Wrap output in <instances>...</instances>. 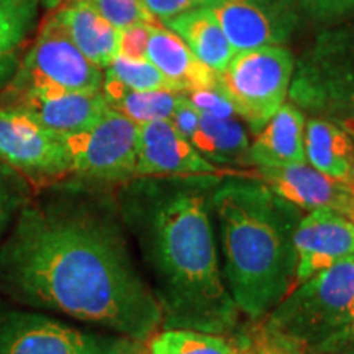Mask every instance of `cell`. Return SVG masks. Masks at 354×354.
<instances>
[{"label":"cell","mask_w":354,"mask_h":354,"mask_svg":"<svg viewBox=\"0 0 354 354\" xmlns=\"http://www.w3.org/2000/svg\"><path fill=\"white\" fill-rule=\"evenodd\" d=\"M203 7L215 15L234 55L279 46L297 20L284 0H205Z\"/></svg>","instance_id":"11"},{"label":"cell","mask_w":354,"mask_h":354,"mask_svg":"<svg viewBox=\"0 0 354 354\" xmlns=\"http://www.w3.org/2000/svg\"><path fill=\"white\" fill-rule=\"evenodd\" d=\"M190 145L205 159L240 165H246V154L250 149L245 128L236 118H216L201 112L197 130L190 138Z\"/></svg>","instance_id":"23"},{"label":"cell","mask_w":354,"mask_h":354,"mask_svg":"<svg viewBox=\"0 0 354 354\" xmlns=\"http://www.w3.org/2000/svg\"><path fill=\"white\" fill-rule=\"evenodd\" d=\"M331 122L336 123L344 133H348L349 138L354 141V110H346V112L333 115Z\"/></svg>","instance_id":"36"},{"label":"cell","mask_w":354,"mask_h":354,"mask_svg":"<svg viewBox=\"0 0 354 354\" xmlns=\"http://www.w3.org/2000/svg\"><path fill=\"white\" fill-rule=\"evenodd\" d=\"M292 12L318 21L339 20L354 13V0H284Z\"/></svg>","instance_id":"28"},{"label":"cell","mask_w":354,"mask_h":354,"mask_svg":"<svg viewBox=\"0 0 354 354\" xmlns=\"http://www.w3.org/2000/svg\"><path fill=\"white\" fill-rule=\"evenodd\" d=\"M353 110H354V109H353Z\"/></svg>","instance_id":"39"},{"label":"cell","mask_w":354,"mask_h":354,"mask_svg":"<svg viewBox=\"0 0 354 354\" xmlns=\"http://www.w3.org/2000/svg\"><path fill=\"white\" fill-rule=\"evenodd\" d=\"M30 197L28 179L0 161V246Z\"/></svg>","instance_id":"26"},{"label":"cell","mask_w":354,"mask_h":354,"mask_svg":"<svg viewBox=\"0 0 354 354\" xmlns=\"http://www.w3.org/2000/svg\"><path fill=\"white\" fill-rule=\"evenodd\" d=\"M245 343L194 330H162L149 339V354H241Z\"/></svg>","instance_id":"24"},{"label":"cell","mask_w":354,"mask_h":354,"mask_svg":"<svg viewBox=\"0 0 354 354\" xmlns=\"http://www.w3.org/2000/svg\"><path fill=\"white\" fill-rule=\"evenodd\" d=\"M218 169L185 140L171 120L140 125L135 177L180 176L189 179H214Z\"/></svg>","instance_id":"14"},{"label":"cell","mask_w":354,"mask_h":354,"mask_svg":"<svg viewBox=\"0 0 354 354\" xmlns=\"http://www.w3.org/2000/svg\"><path fill=\"white\" fill-rule=\"evenodd\" d=\"M294 246L297 253V287L315 274L354 256V223L333 210H310L295 228Z\"/></svg>","instance_id":"13"},{"label":"cell","mask_w":354,"mask_h":354,"mask_svg":"<svg viewBox=\"0 0 354 354\" xmlns=\"http://www.w3.org/2000/svg\"><path fill=\"white\" fill-rule=\"evenodd\" d=\"M0 161L25 177H59L71 172L63 138L20 105L0 107Z\"/></svg>","instance_id":"10"},{"label":"cell","mask_w":354,"mask_h":354,"mask_svg":"<svg viewBox=\"0 0 354 354\" xmlns=\"http://www.w3.org/2000/svg\"><path fill=\"white\" fill-rule=\"evenodd\" d=\"M203 64L216 74L223 73L234 57L227 37L215 15L207 7H197L165 24Z\"/></svg>","instance_id":"20"},{"label":"cell","mask_w":354,"mask_h":354,"mask_svg":"<svg viewBox=\"0 0 354 354\" xmlns=\"http://www.w3.org/2000/svg\"><path fill=\"white\" fill-rule=\"evenodd\" d=\"M17 105L28 110L48 130L59 136L92 127L109 110L100 92H71L56 87H35L21 92Z\"/></svg>","instance_id":"15"},{"label":"cell","mask_w":354,"mask_h":354,"mask_svg":"<svg viewBox=\"0 0 354 354\" xmlns=\"http://www.w3.org/2000/svg\"><path fill=\"white\" fill-rule=\"evenodd\" d=\"M10 88L21 94L35 87H56L71 92H100L104 73L92 64L50 13L38 37L21 56Z\"/></svg>","instance_id":"7"},{"label":"cell","mask_w":354,"mask_h":354,"mask_svg":"<svg viewBox=\"0 0 354 354\" xmlns=\"http://www.w3.org/2000/svg\"><path fill=\"white\" fill-rule=\"evenodd\" d=\"M241 354H253V351H251L250 348L246 346V343H245V348H243V351H241Z\"/></svg>","instance_id":"38"},{"label":"cell","mask_w":354,"mask_h":354,"mask_svg":"<svg viewBox=\"0 0 354 354\" xmlns=\"http://www.w3.org/2000/svg\"><path fill=\"white\" fill-rule=\"evenodd\" d=\"M202 185L133 180L118 210L149 272L165 330L227 336L240 330L218 261L210 209Z\"/></svg>","instance_id":"2"},{"label":"cell","mask_w":354,"mask_h":354,"mask_svg":"<svg viewBox=\"0 0 354 354\" xmlns=\"http://www.w3.org/2000/svg\"><path fill=\"white\" fill-rule=\"evenodd\" d=\"M53 13L77 50L97 68L107 69L118 55V30L88 0H63Z\"/></svg>","instance_id":"18"},{"label":"cell","mask_w":354,"mask_h":354,"mask_svg":"<svg viewBox=\"0 0 354 354\" xmlns=\"http://www.w3.org/2000/svg\"><path fill=\"white\" fill-rule=\"evenodd\" d=\"M256 174L274 194L297 209H328L354 223V183L333 179L307 165L258 166Z\"/></svg>","instance_id":"12"},{"label":"cell","mask_w":354,"mask_h":354,"mask_svg":"<svg viewBox=\"0 0 354 354\" xmlns=\"http://www.w3.org/2000/svg\"><path fill=\"white\" fill-rule=\"evenodd\" d=\"M146 59L174 86L180 94L216 87L218 74L202 63L174 32L162 24L149 30Z\"/></svg>","instance_id":"16"},{"label":"cell","mask_w":354,"mask_h":354,"mask_svg":"<svg viewBox=\"0 0 354 354\" xmlns=\"http://www.w3.org/2000/svg\"><path fill=\"white\" fill-rule=\"evenodd\" d=\"M117 336L77 330L37 310L0 307V354H112Z\"/></svg>","instance_id":"9"},{"label":"cell","mask_w":354,"mask_h":354,"mask_svg":"<svg viewBox=\"0 0 354 354\" xmlns=\"http://www.w3.org/2000/svg\"><path fill=\"white\" fill-rule=\"evenodd\" d=\"M149 13L162 25L192 8L203 7L205 0H143Z\"/></svg>","instance_id":"31"},{"label":"cell","mask_w":354,"mask_h":354,"mask_svg":"<svg viewBox=\"0 0 354 354\" xmlns=\"http://www.w3.org/2000/svg\"><path fill=\"white\" fill-rule=\"evenodd\" d=\"M88 2L117 30L138 24H161L149 13L143 0H88Z\"/></svg>","instance_id":"27"},{"label":"cell","mask_w":354,"mask_h":354,"mask_svg":"<svg viewBox=\"0 0 354 354\" xmlns=\"http://www.w3.org/2000/svg\"><path fill=\"white\" fill-rule=\"evenodd\" d=\"M172 122V125L176 127V130L184 136L185 140L192 138V135L197 130L198 125V110L194 107L192 102L187 99V95L180 97L179 104L172 113V117L169 118Z\"/></svg>","instance_id":"33"},{"label":"cell","mask_w":354,"mask_h":354,"mask_svg":"<svg viewBox=\"0 0 354 354\" xmlns=\"http://www.w3.org/2000/svg\"><path fill=\"white\" fill-rule=\"evenodd\" d=\"M151 26L153 25L138 24L118 30V55L128 59L145 61Z\"/></svg>","instance_id":"30"},{"label":"cell","mask_w":354,"mask_h":354,"mask_svg":"<svg viewBox=\"0 0 354 354\" xmlns=\"http://www.w3.org/2000/svg\"><path fill=\"white\" fill-rule=\"evenodd\" d=\"M294 76V57L286 46H264L234 55L218 74V88L234 113L258 133L286 104Z\"/></svg>","instance_id":"5"},{"label":"cell","mask_w":354,"mask_h":354,"mask_svg":"<svg viewBox=\"0 0 354 354\" xmlns=\"http://www.w3.org/2000/svg\"><path fill=\"white\" fill-rule=\"evenodd\" d=\"M223 277L243 315L263 320L295 287L297 207L258 180L233 179L212 196Z\"/></svg>","instance_id":"3"},{"label":"cell","mask_w":354,"mask_h":354,"mask_svg":"<svg viewBox=\"0 0 354 354\" xmlns=\"http://www.w3.org/2000/svg\"><path fill=\"white\" fill-rule=\"evenodd\" d=\"M112 354H149V343L127 336H117Z\"/></svg>","instance_id":"35"},{"label":"cell","mask_w":354,"mask_h":354,"mask_svg":"<svg viewBox=\"0 0 354 354\" xmlns=\"http://www.w3.org/2000/svg\"><path fill=\"white\" fill-rule=\"evenodd\" d=\"M105 76L122 82L131 91H172L179 92L148 59H128L117 55L109 64ZM180 94V92H179Z\"/></svg>","instance_id":"25"},{"label":"cell","mask_w":354,"mask_h":354,"mask_svg":"<svg viewBox=\"0 0 354 354\" xmlns=\"http://www.w3.org/2000/svg\"><path fill=\"white\" fill-rule=\"evenodd\" d=\"M250 166L307 165L305 120L294 104H284L256 133L246 154Z\"/></svg>","instance_id":"17"},{"label":"cell","mask_w":354,"mask_h":354,"mask_svg":"<svg viewBox=\"0 0 354 354\" xmlns=\"http://www.w3.org/2000/svg\"><path fill=\"white\" fill-rule=\"evenodd\" d=\"M187 99L192 102V105L196 107L201 113L212 115L216 118H230L234 117V109L230 104V100L225 97L223 92L220 91L218 86L212 88H203V91L190 92Z\"/></svg>","instance_id":"29"},{"label":"cell","mask_w":354,"mask_h":354,"mask_svg":"<svg viewBox=\"0 0 354 354\" xmlns=\"http://www.w3.org/2000/svg\"><path fill=\"white\" fill-rule=\"evenodd\" d=\"M246 346L253 351V354H304L295 346L286 343L284 339L266 331L263 325L254 335H251L250 344H246Z\"/></svg>","instance_id":"32"},{"label":"cell","mask_w":354,"mask_h":354,"mask_svg":"<svg viewBox=\"0 0 354 354\" xmlns=\"http://www.w3.org/2000/svg\"><path fill=\"white\" fill-rule=\"evenodd\" d=\"M263 320L266 331L304 354L354 330V256L307 279Z\"/></svg>","instance_id":"4"},{"label":"cell","mask_w":354,"mask_h":354,"mask_svg":"<svg viewBox=\"0 0 354 354\" xmlns=\"http://www.w3.org/2000/svg\"><path fill=\"white\" fill-rule=\"evenodd\" d=\"M0 297L141 342L162 328L118 203L77 185H55L21 207L0 246Z\"/></svg>","instance_id":"1"},{"label":"cell","mask_w":354,"mask_h":354,"mask_svg":"<svg viewBox=\"0 0 354 354\" xmlns=\"http://www.w3.org/2000/svg\"><path fill=\"white\" fill-rule=\"evenodd\" d=\"M289 91L294 105L330 117L354 109V19L317 38Z\"/></svg>","instance_id":"6"},{"label":"cell","mask_w":354,"mask_h":354,"mask_svg":"<svg viewBox=\"0 0 354 354\" xmlns=\"http://www.w3.org/2000/svg\"><path fill=\"white\" fill-rule=\"evenodd\" d=\"M41 6V0H0V87L15 76Z\"/></svg>","instance_id":"21"},{"label":"cell","mask_w":354,"mask_h":354,"mask_svg":"<svg viewBox=\"0 0 354 354\" xmlns=\"http://www.w3.org/2000/svg\"><path fill=\"white\" fill-rule=\"evenodd\" d=\"M305 158L322 174L354 183V141L331 120L312 118L307 123Z\"/></svg>","instance_id":"19"},{"label":"cell","mask_w":354,"mask_h":354,"mask_svg":"<svg viewBox=\"0 0 354 354\" xmlns=\"http://www.w3.org/2000/svg\"><path fill=\"white\" fill-rule=\"evenodd\" d=\"M308 354H354V330L335 336Z\"/></svg>","instance_id":"34"},{"label":"cell","mask_w":354,"mask_h":354,"mask_svg":"<svg viewBox=\"0 0 354 354\" xmlns=\"http://www.w3.org/2000/svg\"><path fill=\"white\" fill-rule=\"evenodd\" d=\"M71 172L87 180L128 183L135 177L140 125L110 109L86 130L61 136Z\"/></svg>","instance_id":"8"},{"label":"cell","mask_w":354,"mask_h":354,"mask_svg":"<svg viewBox=\"0 0 354 354\" xmlns=\"http://www.w3.org/2000/svg\"><path fill=\"white\" fill-rule=\"evenodd\" d=\"M102 94L110 109L125 115L136 125L154 120H169L180 97L184 95L172 91H131L105 74Z\"/></svg>","instance_id":"22"},{"label":"cell","mask_w":354,"mask_h":354,"mask_svg":"<svg viewBox=\"0 0 354 354\" xmlns=\"http://www.w3.org/2000/svg\"><path fill=\"white\" fill-rule=\"evenodd\" d=\"M63 0H41V3L48 8H56Z\"/></svg>","instance_id":"37"}]
</instances>
